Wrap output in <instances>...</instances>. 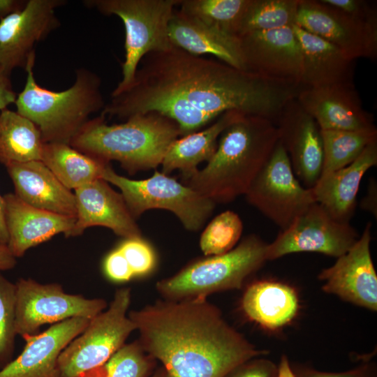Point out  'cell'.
Wrapping results in <instances>:
<instances>
[{
  "instance_id": "cell-39",
  "label": "cell",
  "mask_w": 377,
  "mask_h": 377,
  "mask_svg": "<svg viewBox=\"0 0 377 377\" xmlns=\"http://www.w3.org/2000/svg\"><path fill=\"white\" fill-rule=\"evenodd\" d=\"M227 377H278V367L265 359H252L237 367Z\"/></svg>"
},
{
  "instance_id": "cell-1",
  "label": "cell",
  "mask_w": 377,
  "mask_h": 377,
  "mask_svg": "<svg viewBox=\"0 0 377 377\" xmlns=\"http://www.w3.org/2000/svg\"><path fill=\"white\" fill-rule=\"evenodd\" d=\"M300 88L172 46L144 57L131 84L111 95L101 114L126 120L156 112L174 121L182 137L230 110L275 123Z\"/></svg>"
},
{
  "instance_id": "cell-23",
  "label": "cell",
  "mask_w": 377,
  "mask_h": 377,
  "mask_svg": "<svg viewBox=\"0 0 377 377\" xmlns=\"http://www.w3.org/2000/svg\"><path fill=\"white\" fill-rule=\"evenodd\" d=\"M292 27L302 52V87L354 84L355 60L327 40Z\"/></svg>"
},
{
  "instance_id": "cell-31",
  "label": "cell",
  "mask_w": 377,
  "mask_h": 377,
  "mask_svg": "<svg viewBox=\"0 0 377 377\" xmlns=\"http://www.w3.org/2000/svg\"><path fill=\"white\" fill-rule=\"evenodd\" d=\"M300 0H249L238 27L244 34L292 27Z\"/></svg>"
},
{
  "instance_id": "cell-18",
  "label": "cell",
  "mask_w": 377,
  "mask_h": 377,
  "mask_svg": "<svg viewBox=\"0 0 377 377\" xmlns=\"http://www.w3.org/2000/svg\"><path fill=\"white\" fill-rule=\"evenodd\" d=\"M296 100L318 124L320 130H377L355 85L302 87Z\"/></svg>"
},
{
  "instance_id": "cell-6",
  "label": "cell",
  "mask_w": 377,
  "mask_h": 377,
  "mask_svg": "<svg viewBox=\"0 0 377 377\" xmlns=\"http://www.w3.org/2000/svg\"><path fill=\"white\" fill-rule=\"evenodd\" d=\"M267 244L256 235L245 237L230 251L194 261L156 288L165 300L206 299L212 293L239 289L245 279L267 260Z\"/></svg>"
},
{
  "instance_id": "cell-11",
  "label": "cell",
  "mask_w": 377,
  "mask_h": 377,
  "mask_svg": "<svg viewBox=\"0 0 377 377\" xmlns=\"http://www.w3.org/2000/svg\"><path fill=\"white\" fill-rule=\"evenodd\" d=\"M244 195L251 205L281 230L316 202L312 188L302 186L296 177L279 140Z\"/></svg>"
},
{
  "instance_id": "cell-3",
  "label": "cell",
  "mask_w": 377,
  "mask_h": 377,
  "mask_svg": "<svg viewBox=\"0 0 377 377\" xmlns=\"http://www.w3.org/2000/svg\"><path fill=\"white\" fill-rule=\"evenodd\" d=\"M279 140L273 121L242 114L221 133L207 165L183 184L216 204L231 202L245 195Z\"/></svg>"
},
{
  "instance_id": "cell-4",
  "label": "cell",
  "mask_w": 377,
  "mask_h": 377,
  "mask_svg": "<svg viewBox=\"0 0 377 377\" xmlns=\"http://www.w3.org/2000/svg\"><path fill=\"white\" fill-rule=\"evenodd\" d=\"M105 117L90 119L69 145L105 162H119L130 175L156 168L179 137L177 124L156 112L131 117L108 124Z\"/></svg>"
},
{
  "instance_id": "cell-24",
  "label": "cell",
  "mask_w": 377,
  "mask_h": 377,
  "mask_svg": "<svg viewBox=\"0 0 377 377\" xmlns=\"http://www.w3.org/2000/svg\"><path fill=\"white\" fill-rule=\"evenodd\" d=\"M377 165V140L371 142L350 164L321 175L311 188L316 202L336 220L349 223L364 174Z\"/></svg>"
},
{
  "instance_id": "cell-26",
  "label": "cell",
  "mask_w": 377,
  "mask_h": 377,
  "mask_svg": "<svg viewBox=\"0 0 377 377\" xmlns=\"http://www.w3.org/2000/svg\"><path fill=\"white\" fill-rule=\"evenodd\" d=\"M242 114L235 110L226 112L204 129L179 137L166 151L161 172L168 175L178 170L182 180L189 178L198 170L200 163L212 158L221 133Z\"/></svg>"
},
{
  "instance_id": "cell-12",
  "label": "cell",
  "mask_w": 377,
  "mask_h": 377,
  "mask_svg": "<svg viewBox=\"0 0 377 377\" xmlns=\"http://www.w3.org/2000/svg\"><path fill=\"white\" fill-rule=\"evenodd\" d=\"M358 238L349 223L334 219L323 207L314 202L267 244V260L297 252H317L339 258Z\"/></svg>"
},
{
  "instance_id": "cell-16",
  "label": "cell",
  "mask_w": 377,
  "mask_h": 377,
  "mask_svg": "<svg viewBox=\"0 0 377 377\" xmlns=\"http://www.w3.org/2000/svg\"><path fill=\"white\" fill-rule=\"evenodd\" d=\"M274 124L296 177L304 187L313 188L323 166V140L318 124L294 98L285 105Z\"/></svg>"
},
{
  "instance_id": "cell-13",
  "label": "cell",
  "mask_w": 377,
  "mask_h": 377,
  "mask_svg": "<svg viewBox=\"0 0 377 377\" xmlns=\"http://www.w3.org/2000/svg\"><path fill=\"white\" fill-rule=\"evenodd\" d=\"M238 39L242 70L300 85L302 52L293 27L249 32Z\"/></svg>"
},
{
  "instance_id": "cell-40",
  "label": "cell",
  "mask_w": 377,
  "mask_h": 377,
  "mask_svg": "<svg viewBox=\"0 0 377 377\" xmlns=\"http://www.w3.org/2000/svg\"><path fill=\"white\" fill-rule=\"evenodd\" d=\"M295 377H376L374 367L366 364L344 372H325L313 369L293 371Z\"/></svg>"
},
{
  "instance_id": "cell-43",
  "label": "cell",
  "mask_w": 377,
  "mask_h": 377,
  "mask_svg": "<svg viewBox=\"0 0 377 377\" xmlns=\"http://www.w3.org/2000/svg\"><path fill=\"white\" fill-rule=\"evenodd\" d=\"M27 1L0 0V20L22 9Z\"/></svg>"
},
{
  "instance_id": "cell-19",
  "label": "cell",
  "mask_w": 377,
  "mask_h": 377,
  "mask_svg": "<svg viewBox=\"0 0 377 377\" xmlns=\"http://www.w3.org/2000/svg\"><path fill=\"white\" fill-rule=\"evenodd\" d=\"M90 319L72 318L47 330L23 337L22 353L0 369V377H59L58 358L68 344L87 327Z\"/></svg>"
},
{
  "instance_id": "cell-25",
  "label": "cell",
  "mask_w": 377,
  "mask_h": 377,
  "mask_svg": "<svg viewBox=\"0 0 377 377\" xmlns=\"http://www.w3.org/2000/svg\"><path fill=\"white\" fill-rule=\"evenodd\" d=\"M172 46L191 54L212 55L242 70L238 36L223 33L175 9L168 27Z\"/></svg>"
},
{
  "instance_id": "cell-30",
  "label": "cell",
  "mask_w": 377,
  "mask_h": 377,
  "mask_svg": "<svg viewBox=\"0 0 377 377\" xmlns=\"http://www.w3.org/2000/svg\"><path fill=\"white\" fill-rule=\"evenodd\" d=\"M323 147L322 174L339 170L353 162L371 142L377 130H320ZM321 176V175H320Z\"/></svg>"
},
{
  "instance_id": "cell-34",
  "label": "cell",
  "mask_w": 377,
  "mask_h": 377,
  "mask_svg": "<svg viewBox=\"0 0 377 377\" xmlns=\"http://www.w3.org/2000/svg\"><path fill=\"white\" fill-rule=\"evenodd\" d=\"M243 230L237 214L227 210L216 216L205 228L200 238V247L206 256L226 253L236 246Z\"/></svg>"
},
{
  "instance_id": "cell-37",
  "label": "cell",
  "mask_w": 377,
  "mask_h": 377,
  "mask_svg": "<svg viewBox=\"0 0 377 377\" xmlns=\"http://www.w3.org/2000/svg\"><path fill=\"white\" fill-rule=\"evenodd\" d=\"M343 13L359 20L377 22L374 3L364 0H320Z\"/></svg>"
},
{
  "instance_id": "cell-33",
  "label": "cell",
  "mask_w": 377,
  "mask_h": 377,
  "mask_svg": "<svg viewBox=\"0 0 377 377\" xmlns=\"http://www.w3.org/2000/svg\"><path fill=\"white\" fill-rule=\"evenodd\" d=\"M154 367V359L136 341L124 344L105 363L80 377H149Z\"/></svg>"
},
{
  "instance_id": "cell-46",
  "label": "cell",
  "mask_w": 377,
  "mask_h": 377,
  "mask_svg": "<svg viewBox=\"0 0 377 377\" xmlns=\"http://www.w3.org/2000/svg\"><path fill=\"white\" fill-rule=\"evenodd\" d=\"M278 377H295L286 356H282L278 367Z\"/></svg>"
},
{
  "instance_id": "cell-9",
  "label": "cell",
  "mask_w": 377,
  "mask_h": 377,
  "mask_svg": "<svg viewBox=\"0 0 377 377\" xmlns=\"http://www.w3.org/2000/svg\"><path fill=\"white\" fill-rule=\"evenodd\" d=\"M129 288H119L104 311L63 350L57 361L59 377H80L105 363L124 344L135 325L128 315Z\"/></svg>"
},
{
  "instance_id": "cell-38",
  "label": "cell",
  "mask_w": 377,
  "mask_h": 377,
  "mask_svg": "<svg viewBox=\"0 0 377 377\" xmlns=\"http://www.w3.org/2000/svg\"><path fill=\"white\" fill-rule=\"evenodd\" d=\"M103 270L105 276L114 282H125L134 278L126 260L118 248L105 257Z\"/></svg>"
},
{
  "instance_id": "cell-28",
  "label": "cell",
  "mask_w": 377,
  "mask_h": 377,
  "mask_svg": "<svg viewBox=\"0 0 377 377\" xmlns=\"http://www.w3.org/2000/svg\"><path fill=\"white\" fill-rule=\"evenodd\" d=\"M40 161L70 190L102 179L105 168L110 163L62 142L44 143Z\"/></svg>"
},
{
  "instance_id": "cell-2",
  "label": "cell",
  "mask_w": 377,
  "mask_h": 377,
  "mask_svg": "<svg viewBox=\"0 0 377 377\" xmlns=\"http://www.w3.org/2000/svg\"><path fill=\"white\" fill-rule=\"evenodd\" d=\"M138 342L167 377H227L267 354L232 328L207 299L165 300L131 311Z\"/></svg>"
},
{
  "instance_id": "cell-47",
  "label": "cell",
  "mask_w": 377,
  "mask_h": 377,
  "mask_svg": "<svg viewBox=\"0 0 377 377\" xmlns=\"http://www.w3.org/2000/svg\"><path fill=\"white\" fill-rule=\"evenodd\" d=\"M149 377H167L165 372L162 367L156 370Z\"/></svg>"
},
{
  "instance_id": "cell-7",
  "label": "cell",
  "mask_w": 377,
  "mask_h": 377,
  "mask_svg": "<svg viewBox=\"0 0 377 377\" xmlns=\"http://www.w3.org/2000/svg\"><path fill=\"white\" fill-rule=\"evenodd\" d=\"M181 0H87L84 3L104 15H116L125 29V58L122 78L112 91L115 95L132 82L137 68L147 54L172 47L168 27Z\"/></svg>"
},
{
  "instance_id": "cell-44",
  "label": "cell",
  "mask_w": 377,
  "mask_h": 377,
  "mask_svg": "<svg viewBox=\"0 0 377 377\" xmlns=\"http://www.w3.org/2000/svg\"><path fill=\"white\" fill-rule=\"evenodd\" d=\"M360 205L376 216V184L374 181L371 182L367 195L362 200Z\"/></svg>"
},
{
  "instance_id": "cell-41",
  "label": "cell",
  "mask_w": 377,
  "mask_h": 377,
  "mask_svg": "<svg viewBox=\"0 0 377 377\" xmlns=\"http://www.w3.org/2000/svg\"><path fill=\"white\" fill-rule=\"evenodd\" d=\"M10 77L0 66V110L15 104L17 98V94L13 90Z\"/></svg>"
},
{
  "instance_id": "cell-8",
  "label": "cell",
  "mask_w": 377,
  "mask_h": 377,
  "mask_svg": "<svg viewBox=\"0 0 377 377\" xmlns=\"http://www.w3.org/2000/svg\"><path fill=\"white\" fill-rule=\"evenodd\" d=\"M102 179L119 188L135 219L149 209H163L172 212L186 229L196 231L202 227L216 205L190 186L158 170L147 179L135 180L119 175L110 163Z\"/></svg>"
},
{
  "instance_id": "cell-29",
  "label": "cell",
  "mask_w": 377,
  "mask_h": 377,
  "mask_svg": "<svg viewBox=\"0 0 377 377\" xmlns=\"http://www.w3.org/2000/svg\"><path fill=\"white\" fill-rule=\"evenodd\" d=\"M44 143L39 129L28 118L8 108L0 110V163L5 167L40 161Z\"/></svg>"
},
{
  "instance_id": "cell-45",
  "label": "cell",
  "mask_w": 377,
  "mask_h": 377,
  "mask_svg": "<svg viewBox=\"0 0 377 377\" xmlns=\"http://www.w3.org/2000/svg\"><path fill=\"white\" fill-rule=\"evenodd\" d=\"M8 236L5 221V205L3 196L0 195V241L8 243Z\"/></svg>"
},
{
  "instance_id": "cell-27",
  "label": "cell",
  "mask_w": 377,
  "mask_h": 377,
  "mask_svg": "<svg viewBox=\"0 0 377 377\" xmlns=\"http://www.w3.org/2000/svg\"><path fill=\"white\" fill-rule=\"evenodd\" d=\"M242 307L252 321L267 330H276L290 322L299 307L295 290L274 281H259L244 293Z\"/></svg>"
},
{
  "instance_id": "cell-14",
  "label": "cell",
  "mask_w": 377,
  "mask_h": 377,
  "mask_svg": "<svg viewBox=\"0 0 377 377\" xmlns=\"http://www.w3.org/2000/svg\"><path fill=\"white\" fill-rule=\"evenodd\" d=\"M64 0H28L25 6L0 20V66L10 75L13 70H25L36 55L35 46L58 29L57 8Z\"/></svg>"
},
{
  "instance_id": "cell-20",
  "label": "cell",
  "mask_w": 377,
  "mask_h": 377,
  "mask_svg": "<svg viewBox=\"0 0 377 377\" xmlns=\"http://www.w3.org/2000/svg\"><path fill=\"white\" fill-rule=\"evenodd\" d=\"M76 216L71 237L82 235L92 226L112 230L124 239L142 237L121 193L103 179L75 190Z\"/></svg>"
},
{
  "instance_id": "cell-21",
  "label": "cell",
  "mask_w": 377,
  "mask_h": 377,
  "mask_svg": "<svg viewBox=\"0 0 377 377\" xmlns=\"http://www.w3.org/2000/svg\"><path fill=\"white\" fill-rule=\"evenodd\" d=\"M7 245L15 258L56 235L71 237L75 217L59 214L33 207L15 193L3 195Z\"/></svg>"
},
{
  "instance_id": "cell-22",
  "label": "cell",
  "mask_w": 377,
  "mask_h": 377,
  "mask_svg": "<svg viewBox=\"0 0 377 377\" xmlns=\"http://www.w3.org/2000/svg\"><path fill=\"white\" fill-rule=\"evenodd\" d=\"M6 168L15 194L22 201L38 209L75 217V193L41 161L13 163Z\"/></svg>"
},
{
  "instance_id": "cell-5",
  "label": "cell",
  "mask_w": 377,
  "mask_h": 377,
  "mask_svg": "<svg viewBox=\"0 0 377 377\" xmlns=\"http://www.w3.org/2000/svg\"><path fill=\"white\" fill-rule=\"evenodd\" d=\"M36 55L27 65L26 83L15 101L16 112L31 120L39 129L45 143L69 144L91 114L103 110L105 103L101 92V80L84 68L75 70L73 84L56 91L40 86L33 68Z\"/></svg>"
},
{
  "instance_id": "cell-15",
  "label": "cell",
  "mask_w": 377,
  "mask_h": 377,
  "mask_svg": "<svg viewBox=\"0 0 377 377\" xmlns=\"http://www.w3.org/2000/svg\"><path fill=\"white\" fill-rule=\"evenodd\" d=\"M295 24L353 60L377 56V22L353 18L320 0H300Z\"/></svg>"
},
{
  "instance_id": "cell-10",
  "label": "cell",
  "mask_w": 377,
  "mask_h": 377,
  "mask_svg": "<svg viewBox=\"0 0 377 377\" xmlns=\"http://www.w3.org/2000/svg\"><path fill=\"white\" fill-rule=\"evenodd\" d=\"M107 307L105 300L66 293L58 283L31 279L15 283V332L22 338L38 334L41 326L72 318L91 319Z\"/></svg>"
},
{
  "instance_id": "cell-35",
  "label": "cell",
  "mask_w": 377,
  "mask_h": 377,
  "mask_svg": "<svg viewBox=\"0 0 377 377\" xmlns=\"http://www.w3.org/2000/svg\"><path fill=\"white\" fill-rule=\"evenodd\" d=\"M16 336L15 283L0 272V369L13 359Z\"/></svg>"
},
{
  "instance_id": "cell-36",
  "label": "cell",
  "mask_w": 377,
  "mask_h": 377,
  "mask_svg": "<svg viewBox=\"0 0 377 377\" xmlns=\"http://www.w3.org/2000/svg\"><path fill=\"white\" fill-rule=\"evenodd\" d=\"M126 260L134 277H142L153 272L156 256L151 246L142 238L124 239L117 247Z\"/></svg>"
},
{
  "instance_id": "cell-42",
  "label": "cell",
  "mask_w": 377,
  "mask_h": 377,
  "mask_svg": "<svg viewBox=\"0 0 377 377\" xmlns=\"http://www.w3.org/2000/svg\"><path fill=\"white\" fill-rule=\"evenodd\" d=\"M17 263L16 258L8 245L0 241V272L11 269Z\"/></svg>"
},
{
  "instance_id": "cell-32",
  "label": "cell",
  "mask_w": 377,
  "mask_h": 377,
  "mask_svg": "<svg viewBox=\"0 0 377 377\" xmlns=\"http://www.w3.org/2000/svg\"><path fill=\"white\" fill-rule=\"evenodd\" d=\"M249 0H181L179 10L226 34L237 36Z\"/></svg>"
},
{
  "instance_id": "cell-17",
  "label": "cell",
  "mask_w": 377,
  "mask_h": 377,
  "mask_svg": "<svg viewBox=\"0 0 377 377\" xmlns=\"http://www.w3.org/2000/svg\"><path fill=\"white\" fill-rule=\"evenodd\" d=\"M371 228L368 222L353 246L332 266L324 269L318 279L325 281V292L376 311L377 275L370 252Z\"/></svg>"
}]
</instances>
